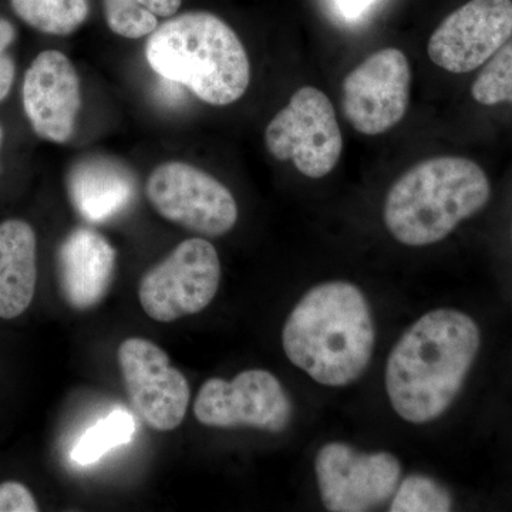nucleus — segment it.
Returning <instances> with one entry per match:
<instances>
[{
  "label": "nucleus",
  "mask_w": 512,
  "mask_h": 512,
  "mask_svg": "<svg viewBox=\"0 0 512 512\" xmlns=\"http://www.w3.org/2000/svg\"><path fill=\"white\" fill-rule=\"evenodd\" d=\"M480 329L464 312L437 309L413 323L387 359L384 384L407 423L439 419L454 403L480 350Z\"/></svg>",
  "instance_id": "1"
},
{
  "label": "nucleus",
  "mask_w": 512,
  "mask_h": 512,
  "mask_svg": "<svg viewBox=\"0 0 512 512\" xmlns=\"http://www.w3.org/2000/svg\"><path fill=\"white\" fill-rule=\"evenodd\" d=\"M375 343L369 302L356 285L345 281L323 282L306 292L282 329L288 359L329 387L349 386L360 379Z\"/></svg>",
  "instance_id": "2"
},
{
  "label": "nucleus",
  "mask_w": 512,
  "mask_h": 512,
  "mask_svg": "<svg viewBox=\"0 0 512 512\" xmlns=\"http://www.w3.org/2000/svg\"><path fill=\"white\" fill-rule=\"evenodd\" d=\"M148 66L211 106H229L247 93L251 63L234 29L210 12L173 16L148 36Z\"/></svg>",
  "instance_id": "3"
},
{
  "label": "nucleus",
  "mask_w": 512,
  "mask_h": 512,
  "mask_svg": "<svg viewBox=\"0 0 512 512\" xmlns=\"http://www.w3.org/2000/svg\"><path fill=\"white\" fill-rule=\"evenodd\" d=\"M491 197L483 168L464 157H434L406 171L384 201L387 231L406 247H427L446 239Z\"/></svg>",
  "instance_id": "4"
},
{
  "label": "nucleus",
  "mask_w": 512,
  "mask_h": 512,
  "mask_svg": "<svg viewBox=\"0 0 512 512\" xmlns=\"http://www.w3.org/2000/svg\"><path fill=\"white\" fill-rule=\"evenodd\" d=\"M265 146L272 157L291 161L305 177L319 180L332 173L342 157L343 137L328 96L312 86L293 93L266 126Z\"/></svg>",
  "instance_id": "5"
},
{
  "label": "nucleus",
  "mask_w": 512,
  "mask_h": 512,
  "mask_svg": "<svg viewBox=\"0 0 512 512\" xmlns=\"http://www.w3.org/2000/svg\"><path fill=\"white\" fill-rule=\"evenodd\" d=\"M220 282L221 262L214 245L204 238L185 239L144 274L138 299L148 318L175 322L204 311Z\"/></svg>",
  "instance_id": "6"
},
{
  "label": "nucleus",
  "mask_w": 512,
  "mask_h": 512,
  "mask_svg": "<svg viewBox=\"0 0 512 512\" xmlns=\"http://www.w3.org/2000/svg\"><path fill=\"white\" fill-rule=\"evenodd\" d=\"M146 194L164 220L204 237H222L238 221L232 192L211 174L183 161L158 165L148 177Z\"/></svg>",
  "instance_id": "7"
},
{
  "label": "nucleus",
  "mask_w": 512,
  "mask_h": 512,
  "mask_svg": "<svg viewBox=\"0 0 512 512\" xmlns=\"http://www.w3.org/2000/svg\"><path fill=\"white\" fill-rule=\"evenodd\" d=\"M194 414L207 427L282 433L291 423L293 406L278 377L251 369L232 380L208 379L195 397Z\"/></svg>",
  "instance_id": "8"
},
{
  "label": "nucleus",
  "mask_w": 512,
  "mask_h": 512,
  "mask_svg": "<svg viewBox=\"0 0 512 512\" xmlns=\"http://www.w3.org/2000/svg\"><path fill=\"white\" fill-rule=\"evenodd\" d=\"M315 474L326 510L365 512L393 497L402 466L386 451L363 453L349 444L330 441L316 454Z\"/></svg>",
  "instance_id": "9"
},
{
  "label": "nucleus",
  "mask_w": 512,
  "mask_h": 512,
  "mask_svg": "<svg viewBox=\"0 0 512 512\" xmlns=\"http://www.w3.org/2000/svg\"><path fill=\"white\" fill-rule=\"evenodd\" d=\"M410 90L409 59L396 47H384L357 64L343 79V113L357 133L380 136L406 116Z\"/></svg>",
  "instance_id": "10"
},
{
  "label": "nucleus",
  "mask_w": 512,
  "mask_h": 512,
  "mask_svg": "<svg viewBox=\"0 0 512 512\" xmlns=\"http://www.w3.org/2000/svg\"><path fill=\"white\" fill-rule=\"evenodd\" d=\"M119 365L131 406L150 429L171 431L185 419L191 390L170 357L151 340L130 338L119 348Z\"/></svg>",
  "instance_id": "11"
},
{
  "label": "nucleus",
  "mask_w": 512,
  "mask_h": 512,
  "mask_svg": "<svg viewBox=\"0 0 512 512\" xmlns=\"http://www.w3.org/2000/svg\"><path fill=\"white\" fill-rule=\"evenodd\" d=\"M511 36L512 0H470L434 30L427 53L446 72L470 73L484 66Z\"/></svg>",
  "instance_id": "12"
},
{
  "label": "nucleus",
  "mask_w": 512,
  "mask_h": 512,
  "mask_svg": "<svg viewBox=\"0 0 512 512\" xmlns=\"http://www.w3.org/2000/svg\"><path fill=\"white\" fill-rule=\"evenodd\" d=\"M22 97L26 117L37 136L55 144L72 140L82 90L69 57L59 50L39 53L25 74Z\"/></svg>",
  "instance_id": "13"
},
{
  "label": "nucleus",
  "mask_w": 512,
  "mask_h": 512,
  "mask_svg": "<svg viewBox=\"0 0 512 512\" xmlns=\"http://www.w3.org/2000/svg\"><path fill=\"white\" fill-rule=\"evenodd\" d=\"M116 249L99 232L76 228L57 251V281L64 301L89 311L103 301L113 282Z\"/></svg>",
  "instance_id": "14"
},
{
  "label": "nucleus",
  "mask_w": 512,
  "mask_h": 512,
  "mask_svg": "<svg viewBox=\"0 0 512 512\" xmlns=\"http://www.w3.org/2000/svg\"><path fill=\"white\" fill-rule=\"evenodd\" d=\"M66 190L83 220L101 224L130 207L137 195V178L116 158L87 156L70 167Z\"/></svg>",
  "instance_id": "15"
},
{
  "label": "nucleus",
  "mask_w": 512,
  "mask_h": 512,
  "mask_svg": "<svg viewBox=\"0 0 512 512\" xmlns=\"http://www.w3.org/2000/svg\"><path fill=\"white\" fill-rule=\"evenodd\" d=\"M35 229L22 220L0 224V318L28 311L37 282Z\"/></svg>",
  "instance_id": "16"
},
{
  "label": "nucleus",
  "mask_w": 512,
  "mask_h": 512,
  "mask_svg": "<svg viewBox=\"0 0 512 512\" xmlns=\"http://www.w3.org/2000/svg\"><path fill=\"white\" fill-rule=\"evenodd\" d=\"M183 0H103L104 16L111 32L126 39L150 36L158 19L173 18Z\"/></svg>",
  "instance_id": "17"
},
{
  "label": "nucleus",
  "mask_w": 512,
  "mask_h": 512,
  "mask_svg": "<svg viewBox=\"0 0 512 512\" xmlns=\"http://www.w3.org/2000/svg\"><path fill=\"white\" fill-rule=\"evenodd\" d=\"M13 12L30 28L53 36L76 32L89 16V0H9Z\"/></svg>",
  "instance_id": "18"
},
{
  "label": "nucleus",
  "mask_w": 512,
  "mask_h": 512,
  "mask_svg": "<svg viewBox=\"0 0 512 512\" xmlns=\"http://www.w3.org/2000/svg\"><path fill=\"white\" fill-rule=\"evenodd\" d=\"M136 433V420L126 410H116L97 421L80 437L72 451L77 464L87 466L96 463L113 448L123 446L133 439Z\"/></svg>",
  "instance_id": "19"
},
{
  "label": "nucleus",
  "mask_w": 512,
  "mask_h": 512,
  "mask_svg": "<svg viewBox=\"0 0 512 512\" xmlns=\"http://www.w3.org/2000/svg\"><path fill=\"white\" fill-rule=\"evenodd\" d=\"M451 507L453 498L443 485L429 476L412 474L397 487L389 511L447 512Z\"/></svg>",
  "instance_id": "20"
},
{
  "label": "nucleus",
  "mask_w": 512,
  "mask_h": 512,
  "mask_svg": "<svg viewBox=\"0 0 512 512\" xmlns=\"http://www.w3.org/2000/svg\"><path fill=\"white\" fill-rule=\"evenodd\" d=\"M471 96L484 106L512 104V39L484 64L471 86Z\"/></svg>",
  "instance_id": "21"
},
{
  "label": "nucleus",
  "mask_w": 512,
  "mask_h": 512,
  "mask_svg": "<svg viewBox=\"0 0 512 512\" xmlns=\"http://www.w3.org/2000/svg\"><path fill=\"white\" fill-rule=\"evenodd\" d=\"M15 39V26L9 20L0 18V101L9 96L15 82L16 66L9 55V47Z\"/></svg>",
  "instance_id": "22"
},
{
  "label": "nucleus",
  "mask_w": 512,
  "mask_h": 512,
  "mask_svg": "<svg viewBox=\"0 0 512 512\" xmlns=\"http://www.w3.org/2000/svg\"><path fill=\"white\" fill-rule=\"evenodd\" d=\"M36 511H39V507L28 487L16 481L0 484V512Z\"/></svg>",
  "instance_id": "23"
},
{
  "label": "nucleus",
  "mask_w": 512,
  "mask_h": 512,
  "mask_svg": "<svg viewBox=\"0 0 512 512\" xmlns=\"http://www.w3.org/2000/svg\"><path fill=\"white\" fill-rule=\"evenodd\" d=\"M336 3L345 18L355 19L362 16L375 3V0H336Z\"/></svg>",
  "instance_id": "24"
},
{
  "label": "nucleus",
  "mask_w": 512,
  "mask_h": 512,
  "mask_svg": "<svg viewBox=\"0 0 512 512\" xmlns=\"http://www.w3.org/2000/svg\"><path fill=\"white\" fill-rule=\"evenodd\" d=\"M3 143V128L0 126V148H2Z\"/></svg>",
  "instance_id": "25"
}]
</instances>
